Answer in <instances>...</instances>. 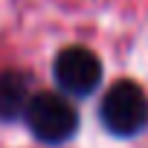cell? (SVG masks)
I'll list each match as a JSON object with an SVG mask.
<instances>
[{"instance_id":"cell-3","label":"cell","mask_w":148,"mask_h":148,"mask_svg":"<svg viewBox=\"0 0 148 148\" xmlns=\"http://www.w3.org/2000/svg\"><path fill=\"white\" fill-rule=\"evenodd\" d=\"M52 73H55V82L64 93L87 96L102 82V61L87 47H67L55 55Z\"/></svg>"},{"instance_id":"cell-1","label":"cell","mask_w":148,"mask_h":148,"mask_svg":"<svg viewBox=\"0 0 148 148\" xmlns=\"http://www.w3.org/2000/svg\"><path fill=\"white\" fill-rule=\"evenodd\" d=\"M99 116H102V125L110 134L136 136L148 125V96L136 82L122 79L113 87H108L102 108H99Z\"/></svg>"},{"instance_id":"cell-4","label":"cell","mask_w":148,"mask_h":148,"mask_svg":"<svg viewBox=\"0 0 148 148\" xmlns=\"http://www.w3.org/2000/svg\"><path fill=\"white\" fill-rule=\"evenodd\" d=\"M29 79L23 73L6 70L0 73V119L3 122H15L26 113L29 105Z\"/></svg>"},{"instance_id":"cell-2","label":"cell","mask_w":148,"mask_h":148,"mask_svg":"<svg viewBox=\"0 0 148 148\" xmlns=\"http://www.w3.org/2000/svg\"><path fill=\"white\" fill-rule=\"evenodd\" d=\"M29 131L35 134V139L47 142V145H61L67 142L79 128V113L64 96L58 93H35L26 105L23 113Z\"/></svg>"}]
</instances>
